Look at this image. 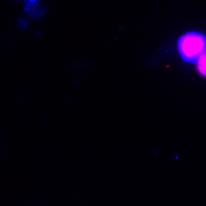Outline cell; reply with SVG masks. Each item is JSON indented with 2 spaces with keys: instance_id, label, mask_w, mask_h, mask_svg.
Segmentation results:
<instances>
[{
  "instance_id": "5b68a950",
  "label": "cell",
  "mask_w": 206,
  "mask_h": 206,
  "mask_svg": "<svg viewBox=\"0 0 206 206\" xmlns=\"http://www.w3.org/2000/svg\"><path fill=\"white\" fill-rule=\"evenodd\" d=\"M15 1H20V0H15Z\"/></svg>"
},
{
  "instance_id": "7a4b0ae2",
  "label": "cell",
  "mask_w": 206,
  "mask_h": 206,
  "mask_svg": "<svg viewBox=\"0 0 206 206\" xmlns=\"http://www.w3.org/2000/svg\"><path fill=\"white\" fill-rule=\"evenodd\" d=\"M196 64L200 73L206 77V50L200 57Z\"/></svg>"
},
{
  "instance_id": "3957f363",
  "label": "cell",
  "mask_w": 206,
  "mask_h": 206,
  "mask_svg": "<svg viewBox=\"0 0 206 206\" xmlns=\"http://www.w3.org/2000/svg\"><path fill=\"white\" fill-rule=\"evenodd\" d=\"M17 25L19 27H20L21 29H23L24 30L26 29L28 25V21L26 20V19L22 17L19 19L17 21Z\"/></svg>"
},
{
  "instance_id": "277c9868",
  "label": "cell",
  "mask_w": 206,
  "mask_h": 206,
  "mask_svg": "<svg viewBox=\"0 0 206 206\" xmlns=\"http://www.w3.org/2000/svg\"><path fill=\"white\" fill-rule=\"evenodd\" d=\"M30 2H36V0H29Z\"/></svg>"
},
{
  "instance_id": "6da1fadb",
  "label": "cell",
  "mask_w": 206,
  "mask_h": 206,
  "mask_svg": "<svg viewBox=\"0 0 206 206\" xmlns=\"http://www.w3.org/2000/svg\"><path fill=\"white\" fill-rule=\"evenodd\" d=\"M178 47L183 61L196 64L206 50V37L196 32L188 33L179 38Z\"/></svg>"
}]
</instances>
